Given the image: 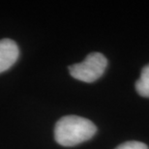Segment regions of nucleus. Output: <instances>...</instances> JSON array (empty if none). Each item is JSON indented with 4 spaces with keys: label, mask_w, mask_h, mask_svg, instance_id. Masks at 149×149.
I'll list each match as a JSON object with an SVG mask.
<instances>
[{
    "label": "nucleus",
    "mask_w": 149,
    "mask_h": 149,
    "mask_svg": "<svg viewBox=\"0 0 149 149\" xmlns=\"http://www.w3.org/2000/svg\"><path fill=\"white\" fill-rule=\"evenodd\" d=\"M97 132V127L89 119L77 115H67L56 122L54 139L58 144L72 147L89 141Z\"/></svg>",
    "instance_id": "f257e3e1"
},
{
    "label": "nucleus",
    "mask_w": 149,
    "mask_h": 149,
    "mask_svg": "<svg viewBox=\"0 0 149 149\" xmlns=\"http://www.w3.org/2000/svg\"><path fill=\"white\" fill-rule=\"evenodd\" d=\"M136 90L141 96L149 98V64L142 69L141 77L136 82Z\"/></svg>",
    "instance_id": "20e7f679"
},
{
    "label": "nucleus",
    "mask_w": 149,
    "mask_h": 149,
    "mask_svg": "<svg viewBox=\"0 0 149 149\" xmlns=\"http://www.w3.org/2000/svg\"><path fill=\"white\" fill-rule=\"evenodd\" d=\"M108 66L106 56L100 52H91L81 63L71 65L69 72L74 79L83 82H94L103 76Z\"/></svg>",
    "instance_id": "f03ea898"
},
{
    "label": "nucleus",
    "mask_w": 149,
    "mask_h": 149,
    "mask_svg": "<svg viewBox=\"0 0 149 149\" xmlns=\"http://www.w3.org/2000/svg\"><path fill=\"white\" fill-rule=\"evenodd\" d=\"M19 55L17 43L11 39L0 40V74L9 70L16 63Z\"/></svg>",
    "instance_id": "7ed1b4c3"
},
{
    "label": "nucleus",
    "mask_w": 149,
    "mask_h": 149,
    "mask_svg": "<svg viewBox=\"0 0 149 149\" xmlns=\"http://www.w3.org/2000/svg\"><path fill=\"white\" fill-rule=\"evenodd\" d=\"M115 149H148V146L141 141H126L118 145Z\"/></svg>",
    "instance_id": "39448f33"
}]
</instances>
